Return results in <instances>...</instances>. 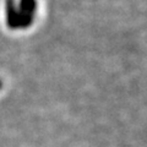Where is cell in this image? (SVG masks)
I'll return each instance as SVG.
<instances>
[{
	"mask_svg": "<svg viewBox=\"0 0 147 147\" xmlns=\"http://www.w3.org/2000/svg\"><path fill=\"white\" fill-rule=\"evenodd\" d=\"M6 18H7V25L11 28H25V27H28L30 25H32L33 15L25 12L21 7L16 9L13 0H7Z\"/></svg>",
	"mask_w": 147,
	"mask_h": 147,
	"instance_id": "1",
	"label": "cell"
}]
</instances>
